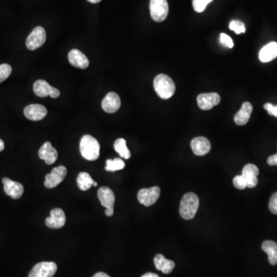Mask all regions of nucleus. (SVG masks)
Masks as SVG:
<instances>
[{
    "label": "nucleus",
    "mask_w": 277,
    "mask_h": 277,
    "mask_svg": "<svg viewBox=\"0 0 277 277\" xmlns=\"http://www.w3.org/2000/svg\"><path fill=\"white\" fill-rule=\"evenodd\" d=\"M98 199L100 201L102 207H106V215L109 217L114 214V203H115V195L110 188L107 186H102L98 190Z\"/></svg>",
    "instance_id": "nucleus-5"
},
{
    "label": "nucleus",
    "mask_w": 277,
    "mask_h": 277,
    "mask_svg": "<svg viewBox=\"0 0 277 277\" xmlns=\"http://www.w3.org/2000/svg\"><path fill=\"white\" fill-rule=\"evenodd\" d=\"M213 0H192V5L197 13H202Z\"/></svg>",
    "instance_id": "nucleus-28"
},
{
    "label": "nucleus",
    "mask_w": 277,
    "mask_h": 277,
    "mask_svg": "<svg viewBox=\"0 0 277 277\" xmlns=\"http://www.w3.org/2000/svg\"><path fill=\"white\" fill-rule=\"evenodd\" d=\"M230 29L237 34L244 33L246 27L244 23L240 20H233L230 23Z\"/></svg>",
    "instance_id": "nucleus-29"
},
{
    "label": "nucleus",
    "mask_w": 277,
    "mask_h": 277,
    "mask_svg": "<svg viewBox=\"0 0 277 277\" xmlns=\"http://www.w3.org/2000/svg\"><path fill=\"white\" fill-rule=\"evenodd\" d=\"M114 148L121 157L125 159H129L131 156L130 151L127 148L126 142L124 139H118L114 143Z\"/></svg>",
    "instance_id": "nucleus-25"
},
{
    "label": "nucleus",
    "mask_w": 277,
    "mask_h": 277,
    "mask_svg": "<svg viewBox=\"0 0 277 277\" xmlns=\"http://www.w3.org/2000/svg\"><path fill=\"white\" fill-rule=\"evenodd\" d=\"M34 92L39 97H46L50 95L53 99L59 97L60 95L58 89L52 87L51 86L43 80H39L34 83Z\"/></svg>",
    "instance_id": "nucleus-10"
},
{
    "label": "nucleus",
    "mask_w": 277,
    "mask_h": 277,
    "mask_svg": "<svg viewBox=\"0 0 277 277\" xmlns=\"http://www.w3.org/2000/svg\"><path fill=\"white\" fill-rule=\"evenodd\" d=\"M39 157L46 162V164L52 165L58 158V152L52 146L50 142H46L39 150Z\"/></svg>",
    "instance_id": "nucleus-16"
},
{
    "label": "nucleus",
    "mask_w": 277,
    "mask_h": 277,
    "mask_svg": "<svg viewBox=\"0 0 277 277\" xmlns=\"http://www.w3.org/2000/svg\"><path fill=\"white\" fill-rule=\"evenodd\" d=\"M154 86L155 92L161 99H170L175 92V83L170 76L165 74L158 75L154 79Z\"/></svg>",
    "instance_id": "nucleus-3"
},
{
    "label": "nucleus",
    "mask_w": 277,
    "mask_h": 277,
    "mask_svg": "<svg viewBox=\"0 0 277 277\" xmlns=\"http://www.w3.org/2000/svg\"><path fill=\"white\" fill-rule=\"evenodd\" d=\"M252 112V106L250 102H244L240 111L234 117L235 123L239 125H246L249 122Z\"/></svg>",
    "instance_id": "nucleus-20"
},
{
    "label": "nucleus",
    "mask_w": 277,
    "mask_h": 277,
    "mask_svg": "<svg viewBox=\"0 0 277 277\" xmlns=\"http://www.w3.org/2000/svg\"><path fill=\"white\" fill-rule=\"evenodd\" d=\"M191 148L194 153L195 155H205L208 154L211 150V144L207 138L203 136L196 137L191 141Z\"/></svg>",
    "instance_id": "nucleus-18"
},
{
    "label": "nucleus",
    "mask_w": 277,
    "mask_h": 277,
    "mask_svg": "<svg viewBox=\"0 0 277 277\" xmlns=\"http://www.w3.org/2000/svg\"><path fill=\"white\" fill-rule=\"evenodd\" d=\"M76 181H77L78 187L83 191L88 190L92 185H93V183L95 182L91 176L86 172L80 173L78 175Z\"/></svg>",
    "instance_id": "nucleus-24"
},
{
    "label": "nucleus",
    "mask_w": 277,
    "mask_h": 277,
    "mask_svg": "<svg viewBox=\"0 0 277 277\" xmlns=\"http://www.w3.org/2000/svg\"><path fill=\"white\" fill-rule=\"evenodd\" d=\"M68 59L71 65L76 68L87 69L90 65L88 58L81 51L76 49L69 52Z\"/></svg>",
    "instance_id": "nucleus-19"
},
{
    "label": "nucleus",
    "mask_w": 277,
    "mask_h": 277,
    "mask_svg": "<svg viewBox=\"0 0 277 277\" xmlns=\"http://www.w3.org/2000/svg\"><path fill=\"white\" fill-rule=\"evenodd\" d=\"M220 102V96L215 92L202 93L198 95L197 103L199 107L203 110H211Z\"/></svg>",
    "instance_id": "nucleus-11"
},
{
    "label": "nucleus",
    "mask_w": 277,
    "mask_h": 277,
    "mask_svg": "<svg viewBox=\"0 0 277 277\" xmlns=\"http://www.w3.org/2000/svg\"><path fill=\"white\" fill-rule=\"evenodd\" d=\"M160 196V188L159 186L142 189L138 192V201L146 207L152 206Z\"/></svg>",
    "instance_id": "nucleus-9"
},
{
    "label": "nucleus",
    "mask_w": 277,
    "mask_h": 277,
    "mask_svg": "<svg viewBox=\"0 0 277 277\" xmlns=\"http://www.w3.org/2000/svg\"><path fill=\"white\" fill-rule=\"evenodd\" d=\"M200 206L199 198L193 192H188L184 195L180 205V215L184 219L189 220L194 218Z\"/></svg>",
    "instance_id": "nucleus-2"
},
{
    "label": "nucleus",
    "mask_w": 277,
    "mask_h": 277,
    "mask_svg": "<svg viewBox=\"0 0 277 277\" xmlns=\"http://www.w3.org/2000/svg\"><path fill=\"white\" fill-rule=\"evenodd\" d=\"M57 271V265L53 262H42L34 266L29 277H53Z\"/></svg>",
    "instance_id": "nucleus-6"
},
{
    "label": "nucleus",
    "mask_w": 277,
    "mask_h": 277,
    "mask_svg": "<svg viewBox=\"0 0 277 277\" xmlns=\"http://www.w3.org/2000/svg\"><path fill=\"white\" fill-rule=\"evenodd\" d=\"M121 106V100L118 94L110 92L105 96L102 102V110L108 113H114L118 111Z\"/></svg>",
    "instance_id": "nucleus-15"
},
{
    "label": "nucleus",
    "mask_w": 277,
    "mask_h": 277,
    "mask_svg": "<svg viewBox=\"0 0 277 277\" xmlns=\"http://www.w3.org/2000/svg\"><path fill=\"white\" fill-rule=\"evenodd\" d=\"M5 148V145H4V142L2 140H0V152H2V150Z\"/></svg>",
    "instance_id": "nucleus-37"
},
{
    "label": "nucleus",
    "mask_w": 277,
    "mask_h": 277,
    "mask_svg": "<svg viewBox=\"0 0 277 277\" xmlns=\"http://www.w3.org/2000/svg\"><path fill=\"white\" fill-rule=\"evenodd\" d=\"M154 264L155 268L163 274H169L173 271L175 267V263L172 260H168L162 254H157L154 258Z\"/></svg>",
    "instance_id": "nucleus-22"
},
{
    "label": "nucleus",
    "mask_w": 277,
    "mask_h": 277,
    "mask_svg": "<svg viewBox=\"0 0 277 277\" xmlns=\"http://www.w3.org/2000/svg\"><path fill=\"white\" fill-rule=\"evenodd\" d=\"M267 163L270 166H277V154L276 155H270L267 159Z\"/></svg>",
    "instance_id": "nucleus-34"
},
{
    "label": "nucleus",
    "mask_w": 277,
    "mask_h": 277,
    "mask_svg": "<svg viewBox=\"0 0 277 277\" xmlns=\"http://www.w3.org/2000/svg\"><path fill=\"white\" fill-rule=\"evenodd\" d=\"M66 174H67V170L64 166L53 168L51 173L46 176L45 186L48 189L55 188L63 181Z\"/></svg>",
    "instance_id": "nucleus-8"
},
{
    "label": "nucleus",
    "mask_w": 277,
    "mask_h": 277,
    "mask_svg": "<svg viewBox=\"0 0 277 277\" xmlns=\"http://www.w3.org/2000/svg\"><path fill=\"white\" fill-rule=\"evenodd\" d=\"M259 169L253 164H246L243 169L242 176L246 183V187L254 188L258 184Z\"/></svg>",
    "instance_id": "nucleus-17"
},
{
    "label": "nucleus",
    "mask_w": 277,
    "mask_h": 277,
    "mask_svg": "<svg viewBox=\"0 0 277 277\" xmlns=\"http://www.w3.org/2000/svg\"><path fill=\"white\" fill-rule=\"evenodd\" d=\"M269 209H270V212L277 215V192L274 193L270 197Z\"/></svg>",
    "instance_id": "nucleus-31"
},
{
    "label": "nucleus",
    "mask_w": 277,
    "mask_h": 277,
    "mask_svg": "<svg viewBox=\"0 0 277 277\" xmlns=\"http://www.w3.org/2000/svg\"><path fill=\"white\" fill-rule=\"evenodd\" d=\"M2 184L4 185L5 194L10 196L11 198L18 200L23 196L24 188L20 183L15 182L9 178H3Z\"/></svg>",
    "instance_id": "nucleus-13"
},
{
    "label": "nucleus",
    "mask_w": 277,
    "mask_h": 277,
    "mask_svg": "<svg viewBox=\"0 0 277 277\" xmlns=\"http://www.w3.org/2000/svg\"><path fill=\"white\" fill-rule=\"evenodd\" d=\"M125 162L122 159L116 158L114 159H107L106 162L105 170L108 172H115L123 170L125 168Z\"/></svg>",
    "instance_id": "nucleus-26"
},
{
    "label": "nucleus",
    "mask_w": 277,
    "mask_h": 277,
    "mask_svg": "<svg viewBox=\"0 0 277 277\" xmlns=\"http://www.w3.org/2000/svg\"><path fill=\"white\" fill-rule=\"evenodd\" d=\"M97 185H98L97 183H96V182H94V183H93V185H94V186H97Z\"/></svg>",
    "instance_id": "nucleus-39"
},
{
    "label": "nucleus",
    "mask_w": 277,
    "mask_h": 277,
    "mask_svg": "<svg viewBox=\"0 0 277 277\" xmlns=\"http://www.w3.org/2000/svg\"><path fill=\"white\" fill-rule=\"evenodd\" d=\"M233 185L235 187L238 189H244L246 187V183L245 179L242 175L237 176L233 178Z\"/></svg>",
    "instance_id": "nucleus-30"
},
{
    "label": "nucleus",
    "mask_w": 277,
    "mask_h": 277,
    "mask_svg": "<svg viewBox=\"0 0 277 277\" xmlns=\"http://www.w3.org/2000/svg\"><path fill=\"white\" fill-rule=\"evenodd\" d=\"M263 107H264L265 110L268 112L270 115L277 117V106H274L271 103H266Z\"/></svg>",
    "instance_id": "nucleus-33"
},
{
    "label": "nucleus",
    "mask_w": 277,
    "mask_h": 277,
    "mask_svg": "<svg viewBox=\"0 0 277 277\" xmlns=\"http://www.w3.org/2000/svg\"><path fill=\"white\" fill-rule=\"evenodd\" d=\"M141 277H159L157 274H153V273H147L144 275L142 276Z\"/></svg>",
    "instance_id": "nucleus-36"
},
{
    "label": "nucleus",
    "mask_w": 277,
    "mask_h": 277,
    "mask_svg": "<svg viewBox=\"0 0 277 277\" xmlns=\"http://www.w3.org/2000/svg\"><path fill=\"white\" fill-rule=\"evenodd\" d=\"M46 33L43 27H35L29 35L26 42L28 50H35L43 46L46 42Z\"/></svg>",
    "instance_id": "nucleus-7"
},
{
    "label": "nucleus",
    "mask_w": 277,
    "mask_h": 277,
    "mask_svg": "<svg viewBox=\"0 0 277 277\" xmlns=\"http://www.w3.org/2000/svg\"><path fill=\"white\" fill-rule=\"evenodd\" d=\"M150 15L157 23L164 21L169 13V5L166 0H150Z\"/></svg>",
    "instance_id": "nucleus-4"
},
{
    "label": "nucleus",
    "mask_w": 277,
    "mask_h": 277,
    "mask_svg": "<svg viewBox=\"0 0 277 277\" xmlns=\"http://www.w3.org/2000/svg\"><path fill=\"white\" fill-rule=\"evenodd\" d=\"M262 249L268 255L269 263L277 264V244L272 240H267L262 244Z\"/></svg>",
    "instance_id": "nucleus-23"
},
{
    "label": "nucleus",
    "mask_w": 277,
    "mask_h": 277,
    "mask_svg": "<svg viewBox=\"0 0 277 277\" xmlns=\"http://www.w3.org/2000/svg\"><path fill=\"white\" fill-rule=\"evenodd\" d=\"M93 277H110L108 274H105L103 272L97 273L93 276Z\"/></svg>",
    "instance_id": "nucleus-35"
},
{
    "label": "nucleus",
    "mask_w": 277,
    "mask_h": 277,
    "mask_svg": "<svg viewBox=\"0 0 277 277\" xmlns=\"http://www.w3.org/2000/svg\"><path fill=\"white\" fill-rule=\"evenodd\" d=\"M220 43H222L225 47L233 48L234 46L233 39L225 33H222L220 35Z\"/></svg>",
    "instance_id": "nucleus-32"
},
{
    "label": "nucleus",
    "mask_w": 277,
    "mask_h": 277,
    "mask_svg": "<svg viewBox=\"0 0 277 277\" xmlns=\"http://www.w3.org/2000/svg\"><path fill=\"white\" fill-rule=\"evenodd\" d=\"M12 73V67L9 64H1L0 65V83L5 81Z\"/></svg>",
    "instance_id": "nucleus-27"
},
{
    "label": "nucleus",
    "mask_w": 277,
    "mask_h": 277,
    "mask_svg": "<svg viewBox=\"0 0 277 277\" xmlns=\"http://www.w3.org/2000/svg\"><path fill=\"white\" fill-rule=\"evenodd\" d=\"M65 223V215L62 209H53L50 212V217L46 218V225L51 229H60Z\"/></svg>",
    "instance_id": "nucleus-12"
},
{
    "label": "nucleus",
    "mask_w": 277,
    "mask_h": 277,
    "mask_svg": "<svg viewBox=\"0 0 277 277\" xmlns=\"http://www.w3.org/2000/svg\"><path fill=\"white\" fill-rule=\"evenodd\" d=\"M87 1L91 2V3H98V2H100L101 0H87Z\"/></svg>",
    "instance_id": "nucleus-38"
},
{
    "label": "nucleus",
    "mask_w": 277,
    "mask_h": 277,
    "mask_svg": "<svg viewBox=\"0 0 277 277\" xmlns=\"http://www.w3.org/2000/svg\"><path fill=\"white\" fill-rule=\"evenodd\" d=\"M80 150L84 159L95 161L99 157V145L98 140L90 135H85L80 140Z\"/></svg>",
    "instance_id": "nucleus-1"
},
{
    "label": "nucleus",
    "mask_w": 277,
    "mask_h": 277,
    "mask_svg": "<svg viewBox=\"0 0 277 277\" xmlns=\"http://www.w3.org/2000/svg\"><path fill=\"white\" fill-rule=\"evenodd\" d=\"M277 57V43L271 42L262 48L259 58L262 62H269Z\"/></svg>",
    "instance_id": "nucleus-21"
},
{
    "label": "nucleus",
    "mask_w": 277,
    "mask_h": 277,
    "mask_svg": "<svg viewBox=\"0 0 277 277\" xmlns=\"http://www.w3.org/2000/svg\"><path fill=\"white\" fill-rule=\"evenodd\" d=\"M24 115L28 120L39 121L47 115V110L43 105L31 104L24 109Z\"/></svg>",
    "instance_id": "nucleus-14"
}]
</instances>
